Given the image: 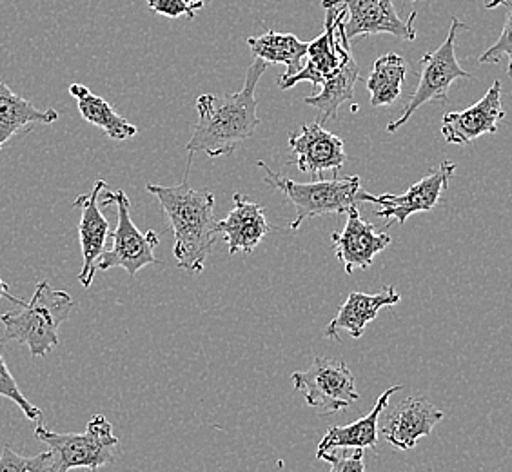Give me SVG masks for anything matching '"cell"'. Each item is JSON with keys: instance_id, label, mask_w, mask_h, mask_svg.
<instances>
[{"instance_id": "cell-8", "label": "cell", "mask_w": 512, "mask_h": 472, "mask_svg": "<svg viewBox=\"0 0 512 472\" xmlns=\"http://www.w3.org/2000/svg\"><path fill=\"white\" fill-rule=\"evenodd\" d=\"M296 393L302 394L309 407L325 413L349 409L360 398L355 376L342 360L316 356L306 371L293 373Z\"/></svg>"}, {"instance_id": "cell-25", "label": "cell", "mask_w": 512, "mask_h": 472, "mask_svg": "<svg viewBox=\"0 0 512 472\" xmlns=\"http://www.w3.org/2000/svg\"><path fill=\"white\" fill-rule=\"evenodd\" d=\"M53 453L44 451L37 456H20L11 445H4L0 453V472H51Z\"/></svg>"}, {"instance_id": "cell-27", "label": "cell", "mask_w": 512, "mask_h": 472, "mask_svg": "<svg viewBox=\"0 0 512 472\" xmlns=\"http://www.w3.org/2000/svg\"><path fill=\"white\" fill-rule=\"evenodd\" d=\"M505 4L511 8L507 20H505V26H503L502 35L500 39L496 40V44H493L489 50L483 53L482 57L478 59V62L482 64H498L500 60L509 59V71L512 69V0H505Z\"/></svg>"}, {"instance_id": "cell-21", "label": "cell", "mask_w": 512, "mask_h": 472, "mask_svg": "<svg viewBox=\"0 0 512 472\" xmlns=\"http://www.w3.org/2000/svg\"><path fill=\"white\" fill-rule=\"evenodd\" d=\"M358 80H360V68L351 55L342 62V66L336 69L329 79L325 80L320 93L304 99L307 106L318 111V124L338 118V111L342 108V104L353 99Z\"/></svg>"}, {"instance_id": "cell-9", "label": "cell", "mask_w": 512, "mask_h": 472, "mask_svg": "<svg viewBox=\"0 0 512 472\" xmlns=\"http://www.w3.org/2000/svg\"><path fill=\"white\" fill-rule=\"evenodd\" d=\"M325 26L324 33L318 39L309 42L306 64L295 75L286 77L282 75L278 79V86L282 89L295 88L298 82H311L313 86H322L325 80L329 79L336 69L342 66L347 57H351V46L345 37V8L327 6L324 8Z\"/></svg>"}, {"instance_id": "cell-29", "label": "cell", "mask_w": 512, "mask_h": 472, "mask_svg": "<svg viewBox=\"0 0 512 472\" xmlns=\"http://www.w3.org/2000/svg\"><path fill=\"white\" fill-rule=\"evenodd\" d=\"M329 463L333 465L331 472H365L364 449H344V453H336Z\"/></svg>"}, {"instance_id": "cell-22", "label": "cell", "mask_w": 512, "mask_h": 472, "mask_svg": "<svg viewBox=\"0 0 512 472\" xmlns=\"http://www.w3.org/2000/svg\"><path fill=\"white\" fill-rule=\"evenodd\" d=\"M247 46L255 59L264 60L267 64H284L286 77L304 68L309 50V42L298 39L293 33H278L275 30H267L262 37L247 39Z\"/></svg>"}, {"instance_id": "cell-16", "label": "cell", "mask_w": 512, "mask_h": 472, "mask_svg": "<svg viewBox=\"0 0 512 472\" xmlns=\"http://www.w3.org/2000/svg\"><path fill=\"white\" fill-rule=\"evenodd\" d=\"M445 413L425 398H407L387 416L378 433L400 451H411L420 438L431 436Z\"/></svg>"}, {"instance_id": "cell-1", "label": "cell", "mask_w": 512, "mask_h": 472, "mask_svg": "<svg viewBox=\"0 0 512 472\" xmlns=\"http://www.w3.org/2000/svg\"><path fill=\"white\" fill-rule=\"evenodd\" d=\"M266 69L267 62L255 59L247 68L240 91L224 97L211 93L198 97L197 128L186 146L191 162L195 153H206L209 158L229 157L244 140L253 137L260 126L255 91Z\"/></svg>"}, {"instance_id": "cell-11", "label": "cell", "mask_w": 512, "mask_h": 472, "mask_svg": "<svg viewBox=\"0 0 512 472\" xmlns=\"http://www.w3.org/2000/svg\"><path fill=\"white\" fill-rule=\"evenodd\" d=\"M456 164L445 160L436 169H431L422 180H418L416 184L409 187L402 195H380L375 197L371 195L369 202L378 204L382 209L376 211V217L389 218L387 226H391L393 222L405 224L407 218L414 213H427L434 207L438 206L442 193H444L449 180L453 178L456 171Z\"/></svg>"}, {"instance_id": "cell-20", "label": "cell", "mask_w": 512, "mask_h": 472, "mask_svg": "<svg viewBox=\"0 0 512 472\" xmlns=\"http://www.w3.org/2000/svg\"><path fill=\"white\" fill-rule=\"evenodd\" d=\"M57 118L55 109H39L31 100L13 93L6 82H0V149L31 126L53 124Z\"/></svg>"}, {"instance_id": "cell-32", "label": "cell", "mask_w": 512, "mask_h": 472, "mask_svg": "<svg viewBox=\"0 0 512 472\" xmlns=\"http://www.w3.org/2000/svg\"><path fill=\"white\" fill-rule=\"evenodd\" d=\"M184 2H188V4H191V2H195V0H184Z\"/></svg>"}, {"instance_id": "cell-14", "label": "cell", "mask_w": 512, "mask_h": 472, "mask_svg": "<svg viewBox=\"0 0 512 472\" xmlns=\"http://www.w3.org/2000/svg\"><path fill=\"white\" fill-rule=\"evenodd\" d=\"M289 146L295 153L293 164L296 168L313 177H322L324 171H333L335 177H338V171L347 160L344 142L318 122L307 124L300 131L291 133Z\"/></svg>"}, {"instance_id": "cell-28", "label": "cell", "mask_w": 512, "mask_h": 472, "mask_svg": "<svg viewBox=\"0 0 512 472\" xmlns=\"http://www.w3.org/2000/svg\"><path fill=\"white\" fill-rule=\"evenodd\" d=\"M149 10L155 11L158 15H164L168 19H178V17H188L195 19V13L204 8L206 0H195V2H184V0H146Z\"/></svg>"}, {"instance_id": "cell-26", "label": "cell", "mask_w": 512, "mask_h": 472, "mask_svg": "<svg viewBox=\"0 0 512 472\" xmlns=\"http://www.w3.org/2000/svg\"><path fill=\"white\" fill-rule=\"evenodd\" d=\"M0 396H4V398H8L11 402L19 405L20 411L26 414V418L30 422L40 423V420H42V411L39 407L31 404L30 400L20 393L19 384L15 382V378H13L8 365L4 362L2 354H0Z\"/></svg>"}, {"instance_id": "cell-30", "label": "cell", "mask_w": 512, "mask_h": 472, "mask_svg": "<svg viewBox=\"0 0 512 472\" xmlns=\"http://www.w3.org/2000/svg\"><path fill=\"white\" fill-rule=\"evenodd\" d=\"M0 298H8L13 304H19L20 302V298H15V296L11 295L10 286L2 280V276H0Z\"/></svg>"}, {"instance_id": "cell-6", "label": "cell", "mask_w": 512, "mask_h": 472, "mask_svg": "<svg viewBox=\"0 0 512 472\" xmlns=\"http://www.w3.org/2000/svg\"><path fill=\"white\" fill-rule=\"evenodd\" d=\"M467 26L462 20L453 17L449 35L444 40V44L438 50L425 53L420 59L422 73H420V82L416 86L413 97L407 102L402 117L396 118L387 126L389 133H396L398 129L405 126L409 122V118L413 117L416 109L422 108L424 104L429 102H447L449 100V88L454 80L473 79L471 73H467L465 69L458 64L456 59V35L458 31L465 30Z\"/></svg>"}, {"instance_id": "cell-13", "label": "cell", "mask_w": 512, "mask_h": 472, "mask_svg": "<svg viewBox=\"0 0 512 472\" xmlns=\"http://www.w3.org/2000/svg\"><path fill=\"white\" fill-rule=\"evenodd\" d=\"M505 118L502 108V82L496 80L493 88L471 108L447 113L442 120L445 142L465 146L482 135H494Z\"/></svg>"}, {"instance_id": "cell-23", "label": "cell", "mask_w": 512, "mask_h": 472, "mask_svg": "<svg viewBox=\"0 0 512 472\" xmlns=\"http://www.w3.org/2000/svg\"><path fill=\"white\" fill-rule=\"evenodd\" d=\"M69 95L77 100V108H79L82 118L91 126L102 129L109 138L128 140L137 135V126L129 124L126 118L120 117L119 113L109 106V102L99 95L91 93L86 86L71 84Z\"/></svg>"}, {"instance_id": "cell-17", "label": "cell", "mask_w": 512, "mask_h": 472, "mask_svg": "<svg viewBox=\"0 0 512 472\" xmlns=\"http://www.w3.org/2000/svg\"><path fill=\"white\" fill-rule=\"evenodd\" d=\"M233 209L224 220H218V231L226 240L229 255L253 253L271 226L267 222L266 209L256 202H251L246 195L235 193Z\"/></svg>"}, {"instance_id": "cell-10", "label": "cell", "mask_w": 512, "mask_h": 472, "mask_svg": "<svg viewBox=\"0 0 512 472\" xmlns=\"http://www.w3.org/2000/svg\"><path fill=\"white\" fill-rule=\"evenodd\" d=\"M336 4L344 6L347 13L344 30L349 42L356 37L380 33H387L409 42L416 39L414 20L418 13L411 11L409 19H402L393 6V0H324L322 8Z\"/></svg>"}, {"instance_id": "cell-12", "label": "cell", "mask_w": 512, "mask_h": 472, "mask_svg": "<svg viewBox=\"0 0 512 472\" xmlns=\"http://www.w3.org/2000/svg\"><path fill=\"white\" fill-rule=\"evenodd\" d=\"M331 240L335 244L336 258L347 275H353L356 269H369L376 255H380L393 242L389 233L378 231L373 224L365 222L358 207H351L347 211L344 231H335Z\"/></svg>"}, {"instance_id": "cell-15", "label": "cell", "mask_w": 512, "mask_h": 472, "mask_svg": "<svg viewBox=\"0 0 512 472\" xmlns=\"http://www.w3.org/2000/svg\"><path fill=\"white\" fill-rule=\"evenodd\" d=\"M108 187L104 180H97L88 195L75 198L73 207H79L82 217L79 222L80 249H82V271L79 282L84 287H91L97 273L99 258L109 238L108 218L100 211V193Z\"/></svg>"}, {"instance_id": "cell-24", "label": "cell", "mask_w": 512, "mask_h": 472, "mask_svg": "<svg viewBox=\"0 0 512 472\" xmlns=\"http://www.w3.org/2000/svg\"><path fill=\"white\" fill-rule=\"evenodd\" d=\"M407 77V62L398 53H387L375 60L369 79L365 80L367 91L371 93V106L385 108L394 104L402 95Z\"/></svg>"}, {"instance_id": "cell-33", "label": "cell", "mask_w": 512, "mask_h": 472, "mask_svg": "<svg viewBox=\"0 0 512 472\" xmlns=\"http://www.w3.org/2000/svg\"><path fill=\"white\" fill-rule=\"evenodd\" d=\"M509 75H511V77H512V69H511V71H509Z\"/></svg>"}, {"instance_id": "cell-19", "label": "cell", "mask_w": 512, "mask_h": 472, "mask_svg": "<svg viewBox=\"0 0 512 472\" xmlns=\"http://www.w3.org/2000/svg\"><path fill=\"white\" fill-rule=\"evenodd\" d=\"M402 389V385H394L389 387L382 396L376 400L375 407L371 409V413L356 420L351 425L344 427H331L327 429L322 442L318 445L316 458L322 462H329L340 449H371L376 447L378 443V420L387 409L389 400L394 393H398Z\"/></svg>"}, {"instance_id": "cell-2", "label": "cell", "mask_w": 512, "mask_h": 472, "mask_svg": "<svg viewBox=\"0 0 512 472\" xmlns=\"http://www.w3.org/2000/svg\"><path fill=\"white\" fill-rule=\"evenodd\" d=\"M189 168L191 166L178 186L148 184L146 189L157 198L175 233L173 255L178 267L198 275L204 271L220 231L215 218V195L209 187L193 189L189 186Z\"/></svg>"}, {"instance_id": "cell-7", "label": "cell", "mask_w": 512, "mask_h": 472, "mask_svg": "<svg viewBox=\"0 0 512 472\" xmlns=\"http://www.w3.org/2000/svg\"><path fill=\"white\" fill-rule=\"evenodd\" d=\"M117 206L119 224L113 233H109L113 246L109 251H104L99 258L100 271H108L113 267H122L128 271L129 276H137L140 269L151 264H160L155 256V247L158 246V235L155 231L140 233L131 215H129V198L124 191H111L109 187L104 189V197L100 200V206Z\"/></svg>"}, {"instance_id": "cell-5", "label": "cell", "mask_w": 512, "mask_h": 472, "mask_svg": "<svg viewBox=\"0 0 512 472\" xmlns=\"http://www.w3.org/2000/svg\"><path fill=\"white\" fill-rule=\"evenodd\" d=\"M35 438L46 443L53 453L51 472H69L73 469L99 471L100 467L115 462L119 438L113 434V425L106 416L97 414L89 420L84 433H53L37 423Z\"/></svg>"}, {"instance_id": "cell-18", "label": "cell", "mask_w": 512, "mask_h": 472, "mask_svg": "<svg viewBox=\"0 0 512 472\" xmlns=\"http://www.w3.org/2000/svg\"><path fill=\"white\" fill-rule=\"evenodd\" d=\"M400 293L394 286H384L375 295H367L360 291H353L347 296L344 305L340 307L338 315L325 327L324 335L333 340H340V333L347 331L353 338H362L365 327L376 320L378 313L384 307H393L400 302Z\"/></svg>"}, {"instance_id": "cell-4", "label": "cell", "mask_w": 512, "mask_h": 472, "mask_svg": "<svg viewBox=\"0 0 512 472\" xmlns=\"http://www.w3.org/2000/svg\"><path fill=\"white\" fill-rule=\"evenodd\" d=\"M256 166L264 169V173H266L264 182L267 186L280 191L295 206V222L291 224L293 231H298L309 218L344 215L351 207H358V204H362V202H369V197H371V193L365 191L362 187V180L356 175L300 184V182H295L291 178L276 173L262 160H258Z\"/></svg>"}, {"instance_id": "cell-3", "label": "cell", "mask_w": 512, "mask_h": 472, "mask_svg": "<svg viewBox=\"0 0 512 472\" xmlns=\"http://www.w3.org/2000/svg\"><path fill=\"white\" fill-rule=\"evenodd\" d=\"M17 305V309L0 316L6 340L28 345L33 356H46L60 344V325L68 320L77 304L66 291L40 282L30 302L20 300Z\"/></svg>"}, {"instance_id": "cell-31", "label": "cell", "mask_w": 512, "mask_h": 472, "mask_svg": "<svg viewBox=\"0 0 512 472\" xmlns=\"http://www.w3.org/2000/svg\"><path fill=\"white\" fill-rule=\"evenodd\" d=\"M505 4V0H487V4H485V8L487 10H494V8H498V6H502Z\"/></svg>"}]
</instances>
